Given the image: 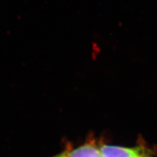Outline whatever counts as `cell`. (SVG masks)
<instances>
[{
    "label": "cell",
    "mask_w": 157,
    "mask_h": 157,
    "mask_svg": "<svg viewBox=\"0 0 157 157\" xmlns=\"http://www.w3.org/2000/svg\"><path fill=\"white\" fill-rule=\"evenodd\" d=\"M101 157H153L150 152L141 147H124L104 145L101 148Z\"/></svg>",
    "instance_id": "cell-1"
},
{
    "label": "cell",
    "mask_w": 157,
    "mask_h": 157,
    "mask_svg": "<svg viewBox=\"0 0 157 157\" xmlns=\"http://www.w3.org/2000/svg\"><path fill=\"white\" fill-rule=\"evenodd\" d=\"M54 157H101V152L96 145L87 143L73 150L65 151Z\"/></svg>",
    "instance_id": "cell-2"
}]
</instances>
